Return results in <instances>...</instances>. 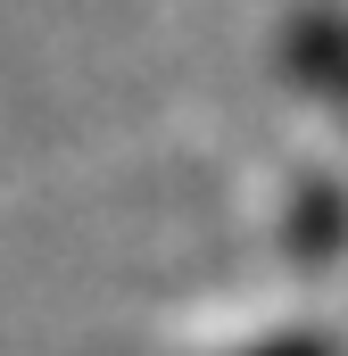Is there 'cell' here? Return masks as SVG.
I'll return each instance as SVG.
<instances>
[{"mask_svg": "<svg viewBox=\"0 0 348 356\" xmlns=\"http://www.w3.org/2000/svg\"><path fill=\"white\" fill-rule=\"evenodd\" d=\"M290 67H299V83L348 124V25L340 17H307V25L290 33Z\"/></svg>", "mask_w": 348, "mask_h": 356, "instance_id": "cell-1", "label": "cell"}, {"mask_svg": "<svg viewBox=\"0 0 348 356\" xmlns=\"http://www.w3.org/2000/svg\"><path fill=\"white\" fill-rule=\"evenodd\" d=\"M249 356H332L324 340H265V348H249Z\"/></svg>", "mask_w": 348, "mask_h": 356, "instance_id": "cell-2", "label": "cell"}]
</instances>
